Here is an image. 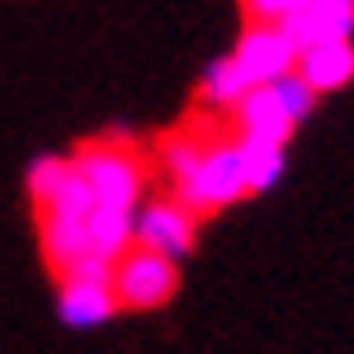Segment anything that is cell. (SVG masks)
Wrapping results in <instances>:
<instances>
[{
  "label": "cell",
  "mask_w": 354,
  "mask_h": 354,
  "mask_svg": "<svg viewBox=\"0 0 354 354\" xmlns=\"http://www.w3.org/2000/svg\"><path fill=\"white\" fill-rule=\"evenodd\" d=\"M170 194L189 208L194 218L222 213L245 198V165L236 142H194V137H165L161 147Z\"/></svg>",
  "instance_id": "6da1fadb"
},
{
  "label": "cell",
  "mask_w": 354,
  "mask_h": 354,
  "mask_svg": "<svg viewBox=\"0 0 354 354\" xmlns=\"http://www.w3.org/2000/svg\"><path fill=\"white\" fill-rule=\"evenodd\" d=\"M76 170H81V180L90 185L95 194V208H109V213H137L142 208V161H137L133 147H123L118 137H100V142H90L81 147L76 156Z\"/></svg>",
  "instance_id": "7a4b0ae2"
},
{
  "label": "cell",
  "mask_w": 354,
  "mask_h": 354,
  "mask_svg": "<svg viewBox=\"0 0 354 354\" xmlns=\"http://www.w3.org/2000/svg\"><path fill=\"white\" fill-rule=\"evenodd\" d=\"M113 298L123 312H156L180 293V265L165 260L156 250H142L128 245L118 260H113Z\"/></svg>",
  "instance_id": "3957f363"
},
{
  "label": "cell",
  "mask_w": 354,
  "mask_h": 354,
  "mask_svg": "<svg viewBox=\"0 0 354 354\" xmlns=\"http://www.w3.org/2000/svg\"><path fill=\"white\" fill-rule=\"evenodd\" d=\"M198 241V218H194L189 208L175 198V194H165V198H147L142 208H137L133 218V245L142 250H156L165 260H185Z\"/></svg>",
  "instance_id": "277c9868"
},
{
  "label": "cell",
  "mask_w": 354,
  "mask_h": 354,
  "mask_svg": "<svg viewBox=\"0 0 354 354\" xmlns=\"http://www.w3.org/2000/svg\"><path fill=\"white\" fill-rule=\"evenodd\" d=\"M232 62L241 66L250 85H274L279 76L298 71V43L279 24H245V33L232 48Z\"/></svg>",
  "instance_id": "5b68a950"
},
{
  "label": "cell",
  "mask_w": 354,
  "mask_h": 354,
  "mask_svg": "<svg viewBox=\"0 0 354 354\" xmlns=\"http://www.w3.org/2000/svg\"><path fill=\"white\" fill-rule=\"evenodd\" d=\"M123 307L113 298V283L109 279H57V317L76 330L90 326H104L113 322Z\"/></svg>",
  "instance_id": "8992f818"
},
{
  "label": "cell",
  "mask_w": 354,
  "mask_h": 354,
  "mask_svg": "<svg viewBox=\"0 0 354 354\" xmlns=\"http://www.w3.org/2000/svg\"><path fill=\"white\" fill-rule=\"evenodd\" d=\"M232 113H236V137H245V142H274V147H283L293 137V128H298L293 113L279 104V95H274L270 85H255Z\"/></svg>",
  "instance_id": "52a82bcc"
},
{
  "label": "cell",
  "mask_w": 354,
  "mask_h": 354,
  "mask_svg": "<svg viewBox=\"0 0 354 354\" xmlns=\"http://www.w3.org/2000/svg\"><path fill=\"white\" fill-rule=\"evenodd\" d=\"M283 33L302 48H317V43H350L354 33V5H335V0H312L307 10H298L293 19H283Z\"/></svg>",
  "instance_id": "ba28073f"
},
{
  "label": "cell",
  "mask_w": 354,
  "mask_h": 354,
  "mask_svg": "<svg viewBox=\"0 0 354 354\" xmlns=\"http://www.w3.org/2000/svg\"><path fill=\"white\" fill-rule=\"evenodd\" d=\"M298 76L317 90V100L345 90L354 81V43H317V48H302Z\"/></svg>",
  "instance_id": "9c48e42d"
},
{
  "label": "cell",
  "mask_w": 354,
  "mask_h": 354,
  "mask_svg": "<svg viewBox=\"0 0 354 354\" xmlns=\"http://www.w3.org/2000/svg\"><path fill=\"white\" fill-rule=\"evenodd\" d=\"M250 90H255V85L241 76V66H236L232 57H222V62H213V66L203 71L198 100H203V104H213V109H236Z\"/></svg>",
  "instance_id": "30bf717a"
},
{
  "label": "cell",
  "mask_w": 354,
  "mask_h": 354,
  "mask_svg": "<svg viewBox=\"0 0 354 354\" xmlns=\"http://www.w3.org/2000/svg\"><path fill=\"white\" fill-rule=\"evenodd\" d=\"M236 147H241V165H245V194L274 189L279 175H283V147H274V142H245V137H236Z\"/></svg>",
  "instance_id": "8fae6325"
},
{
  "label": "cell",
  "mask_w": 354,
  "mask_h": 354,
  "mask_svg": "<svg viewBox=\"0 0 354 354\" xmlns=\"http://www.w3.org/2000/svg\"><path fill=\"white\" fill-rule=\"evenodd\" d=\"M71 170H76V165H71V156H38V161L28 165V180H24V185H28L33 208H43V203H48V198H53V194L71 180Z\"/></svg>",
  "instance_id": "7c38bea8"
},
{
  "label": "cell",
  "mask_w": 354,
  "mask_h": 354,
  "mask_svg": "<svg viewBox=\"0 0 354 354\" xmlns=\"http://www.w3.org/2000/svg\"><path fill=\"white\" fill-rule=\"evenodd\" d=\"M270 90L279 95V104H283V109L293 113V123H302L307 113L317 109V90H312V85L302 81L298 71H288V76H279V81H274Z\"/></svg>",
  "instance_id": "4fadbf2b"
},
{
  "label": "cell",
  "mask_w": 354,
  "mask_h": 354,
  "mask_svg": "<svg viewBox=\"0 0 354 354\" xmlns=\"http://www.w3.org/2000/svg\"><path fill=\"white\" fill-rule=\"evenodd\" d=\"M307 5H312V0H241L245 24H283V19H293Z\"/></svg>",
  "instance_id": "5bb4252c"
},
{
  "label": "cell",
  "mask_w": 354,
  "mask_h": 354,
  "mask_svg": "<svg viewBox=\"0 0 354 354\" xmlns=\"http://www.w3.org/2000/svg\"><path fill=\"white\" fill-rule=\"evenodd\" d=\"M335 5H354V0H335Z\"/></svg>",
  "instance_id": "9a60e30c"
}]
</instances>
